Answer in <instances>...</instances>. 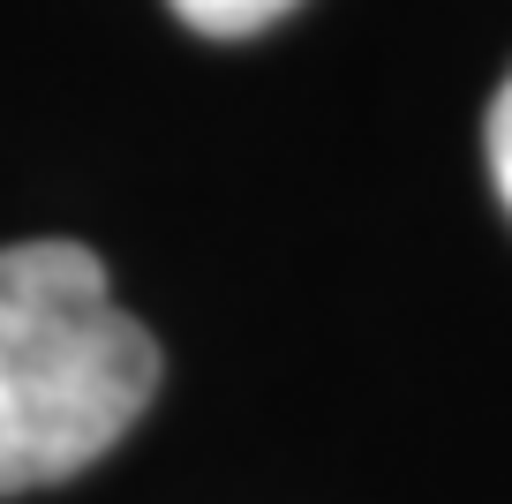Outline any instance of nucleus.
I'll list each match as a JSON object with an SVG mask.
<instances>
[{"mask_svg":"<svg viewBox=\"0 0 512 504\" xmlns=\"http://www.w3.org/2000/svg\"><path fill=\"white\" fill-rule=\"evenodd\" d=\"M159 399V347L83 241L0 249V497L106 459Z\"/></svg>","mask_w":512,"mask_h":504,"instance_id":"1","label":"nucleus"},{"mask_svg":"<svg viewBox=\"0 0 512 504\" xmlns=\"http://www.w3.org/2000/svg\"><path fill=\"white\" fill-rule=\"evenodd\" d=\"M294 0H174V16L189 23V31L204 38H249L264 31V23H279Z\"/></svg>","mask_w":512,"mask_h":504,"instance_id":"2","label":"nucleus"},{"mask_svg":"<svg viewBox=\"0 0 512 504\" xmlns=\"http://www.w3.org/2000/svg\"><path fill=\"white\" fill-rule=\"evenodd\" d=\"M482 143H490V181H497V196H505V211H512V76H505V91L490 98Z\"/></svg>","mask_w":512,"mask_h":504,"instance_id":"3","label":"nucleus"}]
</instances>
